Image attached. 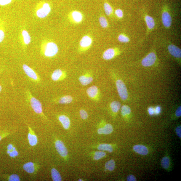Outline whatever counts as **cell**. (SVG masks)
I'll return each instance as SVG.
<instances>
[{
	"mask_svg": "<svg viewBox=\"0 0 181 181\" xmlns=\"http://www.w3.org/2000/svg\"><path fill=\"white\" fill-rule=\"evenodd\" d=\"M79 80L81 85L86 86L92 82L93 78L90 74L87 73L80 76Z\"/></svg>",
	"mask_w": 181,
	"mask_h": 181,
	"instance_id": "cell-13",
	"label": "cell"
},
{
	"mask_svg": "<svg viewBox=\"0 0 181 181\" xmlns=\"http://www.w3.org/2000/svg\"><path fill=\"white\" fill-rule=\"evenodd\" d=\"M116 55V51L113 48H110L106 50L103 55V57L105 60H110Z\"/></svg>",
	"mask_w": 181,
	"mask_h": 181,
	"instance_id": "cell-19",
	"label": "cell"
},
{
	"mask_svg": "<svg viewBox=\"0 0 181 181\" xmlns=\"http://www.w3.org/2000/svg\"><path fill=\"white\" fill-rule=\"evenodd\" d=\"M27 98L29 101L31 106L33 110L37 114L42 117H45L43 113L42 104L41 102L32 95L29 90L26 92Z\"/></svg>",
	"mask_w": 181,
	"mask_h": 181,
	"instance_id": "cell-1",
	"label": "cell"
},
{
	"mask_svg": "<svg viewBox=\"0 0 181 181\" xmlns=\"http://www.w3.org/2000/svg\"><path fill=\"white\" fill-rule=\"evenodd\" d=\"M1 72V70H0V72Z\"/></svg>",
	"mask_w": 181,
	"mask_h": 181,
	"instance_id": "cell-48",
	"label": "cell"
},
{
	"mask_svg": "<svg viewBox=\"0 0 181 181\" xmlns=\"http://www.w3.org/2000/svg\"><path fill=\"white\" fill-rule=\"evenodd\" d=\"M133 149L137 153L143 155H147L149 152L147 148L142 145H135L133 147Z\"/></svg>",
	"mask_w": 181,
	"mask_h": 181,
	"instance_id": "cell-18",
	"label": "cell"
},
{
	"mask_svg": "<svg viewBox=\"0 0 181 181\" xmlns=\"http://www.w3.org/2000/svg\"><path fill=\"white\" fill-rule=\"evenodd\" d=\"M116 85L118 95L122 100H126L128 98V93L125 84L121 80H117Z\"/></svg>",
	"mask_w": 181,
	"mask_h": 181,
	"instance_id": "cell-3",
	"label": "cell"
},
{
	"mask_svg": "<svg viewBox=\"0 0 181 181\" xmlns=\"http://www.w3.org/2000/svg\"><path fill=\"white\" fill-rule=\"evenodd\" d=\"M22 35L25 44L26 45L29 44L31 41V38L29 33L27 31L24 30L22 31Z\"/></svg>",
	"mask_w": 181,
	"mask_h": 181,
	"instance_id": "cell-26",
	"label": "cell"
},
{
	"mask_svg": "<svg viewBox=\"0 0 181 181\" xmlns=\"http://www.w3.org/2000/svg\"><path fill=\"white\" fill-rule=\"evenodd\" d=\"M73 19L76 22H80L82 21L83 16L79 12L74 11L72 14Z\"/></svg>",
	"mask_w": 181,
	"mask_h": 181,
	"instance_id": "cell-25",
	"label": "cell"
},
{
	"mask_svg": "<svg viewBox=\"0 0 181 181\" xmlns=\"http://www.w3.org/2000/svg\"><path fill=\"white\" fill-rule=\"evenodd\" d=\"M156 56L154 52H151L142 59V64L145 67H150L153 65L156 60Z\"/></svg>",
	"mask_w": 181,
	"mask_h": 181,
	"instance_id": "cell-6",
	"label": "cell"
},
{
	"mask_svg": "<svg viewBox=\"0 0 181 181\" xmlns=\"http://www.w3.org/2000/svg\"><path fill=\"white\" fill-rule=\"evenodd\" d=\"M168 49L170 54L173 57L180 58L181 57V50L179 47L174 44L168 46Z\"/></svg>",
	"mask_w": 181,
	"mask_h": 181,
	"instance_id": "cell-14",
	"label": "cell"
},
{
	"mask_svg": "<svg viewBox=\"0 0 181 181\" xmlns=\"http://www.w3.org/2000/svg\"><path fill=\"white\" fill-rule=\"evenodd\" d=\"M106 154L105 152L102 151H97L94 154V159L95 160H98L105 156Z\"/></svg>",
	"mask_w": 181,
	"mask_h": 181,
	"instance_id": "cell-33",
	"label": "cell"
},
{
	"mask_svg": "<svg viewBox=\"0 0 181 181\" xmlns=\"http://www.w3.org/2000/svg\"><path fill=\"white\" fill-rule=\"evenodd\" d=\"M55 146L56 150L60 156L63 157L67 156L68 150L63 142L60 140H57L55 142Z\"/></svg>",
	"mask_w": 181,
	"mask_h": 181,
	"instance_id": "cell-5",
	"label": "cell"
},
{
	"mask_svg": "<svg viewBox=\"0 0 181 181\" xmlns=\"http://www.w3.org/2000/svg\"><path fill=\"white\" fill-rule=\"evenodd\" d=\"M176 116L177 117H180L181 115V106H180L177 109L175 112Z\"/></svg>",
	"mask_w": 181,
	"mask_h": 181,
	"instance_id": "cell-42",
	"label": "cell"
},
{
	"mask_svg": "<svg viewBox=\"0 0 181 181\" xmlns=\"http://www.w3.org/2000/svg\"><path fill=\"white\" fill-rule=\"evenodd\" d=\"M58 51L57 45L54 42H50L48 43L45 46L43 52L46 57H51L57 55Z\"/></svg>",
	"mask_w": 181,
	"mask_h": 181,
	"instance_id": "cell-2",
	"label": "cell"
},
{
	"mask_svg": "<svg viewBox=\"0 0 181 181\" xmlns=\"http://www.w3.org/2000/svg\"><path fill=\"white\" fill-rule=\"evenodd\" d=\"M86 93L89 97L94 100H98L100 93L98 88L95 85L89 87L86 91Z\"/></svg>",
	"mask_w": 181,
	"mask_h": 181,
	"instance_id": "cell-7",
	"label": "cell"
},
{
	"mask_svg": "<svg viewBox=\"0 0 181 181\" xmlns=\"http://www.w3.org/2000/svg\"><path fill=\"white\" fill-rule=\"evenodd\" d=\"M127 180L128 181H136V178L133 175H130L127 177Z\"/></svg>",
	"mask_w": 181,
	"mask_h": 181,
	"instance_id": "cell-40",
	"label": "cell"
},
{
	"mask_svg": "<svg viewBox=\"0 0 181 181\" xmlns=\"http://www.w3.org/2000/svg\"><path fill=\"white\" fill-rule=\"evenodd\" d=\"M149 113L150 115H152L154 113V110L153 108H150L148 109Z\"/></svg>",
	"mask_w": 181,
	"mask_h": 181,
	"instance_id": "cell-43",
	"label": "cell"
},
{
	"mask_svg": "<svg viewBox=\"0 0 181 181\" xmlns=\"http://www.w3.org/2000/svg\"><path fill=\"white\" fill-rule=\"evenodd\" d=\"M73 98L70 95H65L58 99L57 102L60 104H68L72 102Z\"/></svg>",
	"mask_w": 181,
	"mask_h": 181,
	"instance_id": "cell-21",
	"label": "cell"
},
{
	"mask_svg": "<svg viewBox=\"0 0 181 181\" xmlns=\"http://www.w3.org/2000/svg\"><path fill=\"white\" fill-rule=\"evenodd\" d=\"M115 14L117 17L119 18H121L123 17L124 13L123 11L121 9H117L115 11Z\"/></svg>",
	"mask_w": 181,
	"mask_h": 181,
	"instance_id": "cell-37",
	"label": "cell"
},
{
	"mask_svg": "<svg viewBox=\"0 0 181 181\" xmlns=\"http://www.w3.org/2000/svg\"><path fill=\"white\" fill-rule=\"evenodd\" d=\"M161 165L164 169H167L170 165V160L169 158L165 157L163 158L161 162Z\"/></svg>",
	"mask_w": 181,
	"mask_h": 181,
	"instance_id": "cell-28",
	"label": "cell"
},
{
	"mask_svg": "<svg viewBox=\"0 0 181 181\" xmlns=\"http://www.w3.org/2000/svg\"><path fill=\"white\" fill-rule=\"evenodd\" d=\"M131 113V109L128 106L126 105L122 106L121 108V113L122 116H124L129 114Z\"/></svg>",
	"mask_w": 181,
	"mask_h": 181,
	"instance_id": "cell-29",
	"label": "cell"
},
{
	"mask_svg": "<svg viewBox=\"0 0 181 181\" xmlns=\"http://www.w3.org/2000/svg\"><path fill=\"white\" fill-rule=\"evenodd\" d=\"M51 8L49 4L45 3L41 8L38 9L36 12L37 16L40 18L46 17L51 11Z\"/></svg>",
	"mask_w": 181,
	"mask_h": 181,
	"instance_id": "cell-11",
	"label": "cell"
},
{
	"mask_svg": "<svg viewBox=\"0 0 181 181\" xmlns=\"http://www.w3.org/2000/svg\"><path fill=\"white\" fill-rule=\"evenodd\" d=\"M104 10L106 15L110 16L113 12V9L111 6L108 3H104Z\"/></svg>",
	"mask_w": 181,
	"mask_h": 181,
	"instance_id": "cell-30",
	"label": "cell"
},
{
	"mask_svg": "<svg viewBox=\"0 0 181 181\" xmlns=\"http://www.w3.org/2000/svg\"><path fill=\"white\" fill-rule=\"evenodd\" d=\"M106 169L110 171H113L115 167V163L113 160H111L107 162L105 165Z\"/></svg>",
	"mask_w": 181,
	"mask_h": 181,
	"instance_id": "cell-27",
	"label": "cell"
},
{
	"mask_svg": "<svg viewBox=\"0 0 181 181\" xmlns=\"http://www.w3.org/2000/svg\"><path fill=\"white\" fill-rule=\"evenodd\" d=\"M110 106L112 111L117 113L121 108V104L118 101H114L111 103Z\"/></svg>",
	"mask_w": 181,
	"mask_h": 181,
	"instance_id": "cell-24",
	"label": "cell"
},
{
	"mask_svg": "<svg viewBox=\"0 0 181 181\" xmlns=\"http://www.w3.org/2000/svg\"><path fill=\"white\" fill-rule=\"evenodd\" d=\"M92 43V40L91 38L88 36H85L83 37L80 42V45L83 48L87 47L91 44Z\"/></svg>",
	"mask_w": 181,
	"mask_h": 181,
	"instance_id": "cell-20",
	"label": "cell"
},
{
	"mask_svg": "<svg viewBox=\"0 0 181 181\" xmlns=\"http://www.w3.org/2000/svg\"><path fill=\"white\" fill-rule=\"evenodd\" d=\"M58 120L65 129H68L70 126V120L68 117L65 115H61L58 117Z\"/></svg>",
	"mask_w": 181,
	"mask_h": 181,
	"instance_id": "cell-16",
	"label": "cell"
},
{
	"mask_svg": "<svg viewBox=\"0 0 181 181\" xmlns=\"http://www.w3.org/2000/svg\"><path fill=\"white\" fill-rule=\"evenodd\" d=\"M7 134H4L3 135H0V141H1V140L2 138H3L4 137H6L7 136Z\"/></svg>",
	"mask_w": 181,
	"mask_h": 181,
	"instance_id": "cell-45",
	"label": "cell"
},
{
	"mask_svg": "<svg viewBox=\"0 0 181 181\" xmlns=\"http://www.w3.org/2000/svg\"><path fill=\"white\" fill-rule=\"evenodd\" d=\"M99 21L102 27L106 28L108 25V21L105 17L102 16L99 19Z\"/></svg>",
	"mask_w": 181,
	"mask_h": 181,
	"instance_id": "cell-34",
	"label": "cell"
},
{
	"mask_svg": "<svg viewBox=\"0 0 181 181\" xmlns=\"http://www.w3.org/2000/svg\"><path fill=\"white\" fill-rule=\"evenodd\" d=\"M118 39L120 42L122 43H126L129 42L130 41L129 38L123 34L119 35Z\"/></svg>",
	"mask_w": 181,
	"mask_h": 181,
	"instance_id": "cell-32",
	"label": "cell"
},
{
	"mask_svg": "<svg viewBox=\"0 0 181 181\" xmlns=\"http://www.w3.org/2000/svg\"><path fill=\"white\" fill-rule=\"evenodd\" d=\"M12 1V0H0V5L5 6L11 3Z\"/></svg>",
	"mask_w": 181,
	"mask_h": 181,
	"instance_id": "cell-38",
	"label": "cell"
},
{
	"mask_svg": "<svg viewBox=\"0 0 181 181\" xmlns=\"http://www.w3.org/2000/svg\"><path fill=\"white\" fill-rule=\"evenodd\" d=\"M145 20L147 27V33H149L154 28L155 26V20L153 18L148 15H145Z\"/></svg>",
	"mask_w": 181,
	"mask_h": 181,
	"instance_id": "cell-15",
	"label": "cell"
},
{
	"mask_svg": "<svg viewBox=\"0 0 181 181\" xmlns=\"http://www.w3.org/2000/svg\"><path fill=\"white\" fill-rule=\"evenodd\" d=\"M22 68L24 73L28 77L36 82L40 81V79L39 76L32 68L25 64L23 65Z\"/></svg>",
	"mask_w": 181,
	"mask_h": 181,
	"instance_id": "cell-4",
	"label": "cell"
},
{
	"mask_svg": "<svg viewBox=\"0 0 181 181\" xmlns=\"http://www.w3.org/2000/svg\"><path fill=\"white\" fill-rule=\"evenodd\" d=\"M113 131V126L110 124H107L103 127L99 128L98 130L99 134H108Z\"/></svg>",
	"mask_w": 181,
	"mask_h": 181,
	"instance_id": "cell-17",
	"label": "cell"
},
{
	"mask_svg": "<svg viewBox=\"0 0 181 181\" xmlns=\"http://www.w3.org/2000/svg\"><path fill=\"white\" fill-rule=\"evenodd\" d=\"M67 76L65 71L60 69L55 70L51 75V78L53 81H58L63 80Z\"/></svg>",
	"mask_w": 181,
	"mask_h": 181,
	"instance_id": "cell-10",
	"label": "cell"
},
{
	"mask_svg": "<svg viewBox=\"0 0 181 181\" xmlns=\"http://www.w3.org/2000/svg\"><path fill=\"white\" fill-rule=\"evenodd\" d=\"M7 153L9 154L10 157L15 158L17 157L19 155V152L17 151L16 148L14 147L11 150H7Z\"/></svg>",
	"mask_w": 181,
	"mask_h": 181,
	"instance_id": "cell-31",
	"label": "cell"
},
{
	"mask_svg": "<svg viewBox=\"0 0 181 181\" xmlns=\"http://www.w3.org/2000/svg\"><path fill=\"white\" fill-rule=\"evenodd\" d=\"M162 20L164 26L167 28L171 26L172 19L171 15L167 11H164L162 14Z\"/></svg>",
	"mask_w": 181,
	"mask_h": 181,
	"instance_id": "cell-12",
	"label": "cell"
},
{
	"mask_svg": "<svg viewBox=\"0 0 181 181\" xmlns=\"http://www.w3.org/2000/svg\"><path fill=\"white\" fill-rule=\"evenodd\" d=\"M7 180L9 181H20L21 180L19 176L16 174L10 175L7 177Z\"/></svg>",
	"mask_w": 181,
	"mask_h": 181,
	"instance_id": "cell-35",
	"label": "cell"
},
{
	"mask_svg": "<svg viewBox=\"0 0 181 181\" xmlns=\"http://www.w3.org/2000/svg\"><path fill=\"white\" fill-rule=\"evenodd\" d=\"M39 166L31 162L25 163L23 166V169L28 173L30 174H34L36 173L39 169Z\"/></svg>",
	"mask_w": 181,
	"mask_h": 181,
	"instance_id": "cell-8",
	"label": "cell"
},
{
	"mask_svg": "<svg viewBox=\"0 0 181 181\" xmlns=\"http://www.w3.org/2000/svg\"><path fill=\"white\" fill-rule=\"evenodd\" d=\"M51 175L52 180L54 181H61L62 178L58 171L55 168H53L51 170Z\"/></svg>",
	"mask_w": 181,
	"mask_h": 181,
	"instance_id": "cell-22",
	"label": "cell"
},
{
	"mask_svg": "<svg viewBox=\"0 0 181 181\" xmlns=\"http://www.w3.org/2000/svg\"><path fill=\"white\" fill-rule=\"evenodd\" d=\"M80 114L81 118L85 120L88 118V114L84 110H81L80 111Z\"/></svg>",
	"mask_w": 181,
	"mask_h": 181,
	"instance_id": "cell-36",
	"label": "cell"
},
{
	"mask_svg": "<svg viewBox=\"0 0 181 181\" xmlns=\"http://www.w3.org/2000/svg\"><path fill=\"white\" fill-rule=\"evenodd\" d=\"M181 127L180 126H179L177 127L176 129V133L177 136L179 137L180 138H181Z\"/></svg>",
	"mask_w": 181,
	"mask_h": 181,
	"instance_id": "cell-41",
	"label": "cell"
},
{
	"mask_svg": "<svg viewBox=\"0 0 181 181\" xmlns=\"http://www.w3.org/2000/svg\"><path fill=\"white\" fill-rule=\"evenodd\" d=\"M28 133V139L30 146L34 147L37 145L38 142L37 137L31 127L27 125Z\"/></svg>",
	"mask_w": 181,
	"mask_h": 181,
	"instance_id": "cell-9",
	"label": "cell"
},
{
	"mask_svg": "<svg viewBox=\"0 0 181 181\" xmlns=\"http://www.w3.org/2000/svg\"><path fill=\"white\" fill-rule=\"evenodd\" d=\"M5 37L4 32L1 29H0V43L4 40Z\"/></svg>",
	"mask_w": 181,
	"mask_h": 181,
	"instance_id": "cell-39",
	"label": "cell"
},
{
	"mask_svg": "<svg viewBox=\"0 0 181 181\" xmlns=\"http://www.w3.org/2000/svg\"><path fill=\"white\" fill-rule=\"evenodd\" d=\"M79 181H83V180L81 179H80V180H79Z\"/></svg>",
	"mask_w": 181,
	"mask_h": 181,
	"instance_id": "cell-47",
	"label": "cell"
},
{
	"mask_svg": "<svg viewBox=\"0 0 181 181\" xmlns=\"http://www.w3.org/2000/svg\"><path fill=\"white\" fill-rule=\"evenodd\" d=\"M161 111V108L159 106H157L156 107V109L155 110V113L156 114H158L160 113Z\"/></svg>",
	"mask_w": 181,
	"mask_h": 181,
	"instance_id": "cell-44",
	"label": "cell"
},
{
	"mask_svg": "<svg viewBox=\"0 0 181 181\" xmlns=\"http://www.w3.org/2000/svg\"><path fill=\"white\" fill-rule=\"evenodd\" d=\"M98 149L101 151H107L110 153L113 152V147L110 145L106 144H100L98 147Z\"/></svg>",
	"mask_w": 181,
	"mask_h": 181,
	"instance_id": "cell-23",
	"label": "cell"
},
{
	"mask_svg": "<svg viewBox=\"0 0 181 181\" xmlns=\"http://www.w3.org/2000/svg\"><path fill=\"white\" fill-rule=\"evenodd\" d=\"M2 90V86L1 85H0V93L1 92Z\"/></svg>",
	"mask_w": 181,
	"mask_h": 181,
	"instance_id": "cell-46",
	"label": "cell"
}]
</instances>
